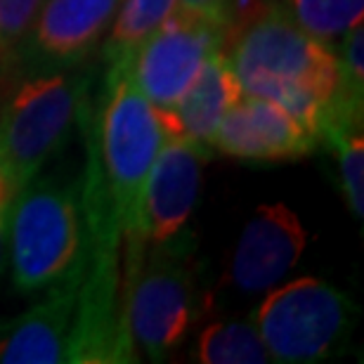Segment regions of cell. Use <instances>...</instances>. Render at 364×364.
I'll list each match as a JSON object with an SVG mask.
<instances>
[{"mask_svg": "<svg viewBox=\"0 0 364 364\" xmlns=\"http://www.w3.org/2000/svg\"><path fill=\"white\" fill-rule=\"evenodd\" d=\"M228 57L242 92L270 100L319 135L324 109L338 83V62L329 46L308 36L284 7H270L242 21Z\"/></svg>", "mask_w": 364, "mask_h": 364, "instance_id": "cell-1", "label": "cell"}, {"mask_svg": "<svg viewBox=\"0 0 364 364\" xmlns=\"http://www.w3.org/2000/svg\"><path fill=\"white\" fill-rule=\"evenodd\" d=\"M81 128L88 137V161L97 168L123 232L135 225L137 203L156 154L166 142L156 109L133 81V69H107L95 107Z\"/></svg>", "mask_w": 364, "mask_h": 364, "instance_id": "cell-2", "label": "cell"}, {"mask_svg": "<svg viewBox=\"0 0 364 364\" xmlns=\"http://www.w3.org/2000/svg\"><path fill=\"white\" fill-rule=\"evenodd\" d=\"M126 239L121 282L128 336L135 350L151 362H164L201 312L194 244H185L176 235L154 244L156 249L147 258L144 237L126 232Z\"/></svg>", "mask_w": 364, "mask_h": 364, "instance_id": "cell-3", "label": "cell"}, {"mask_svg": "<svg viewBox=\"0 0 364 364\" xmlns=\"http://www.w3.org/2000/svg\"><path fill=\"white\" fill-rule=\"evenodd\" d=\"M10 223L12 284L19 294L50 289L83 256L81 187L31 178L19 189Z\"/></svg>", "mask_w": 364, "mask_h": 364, "instance_id": "cell-4", "label": "cell"}, {"mask_svg": "<svg viewBox=\"0 0 364 364\" xmlns=\"http://www.w3.org/2000/svg\"><path fill=\"white\" fill-rule=\"evenodd\" d=\"M88 95L90 76L69 69L28 78L12 95L0 114V173L17 192L81 126Z\"/></svg>", "mask_w": 364, "mask_h": 364, "instance_id": "cell-5", "label": "cell"}, {"mask_svg": "<svg viewBox=\"0 0 364 364\" xmlns=\"http://www.w3.org/2000/svg\"><path fill=\"white\" fill-rule=\"evenodd\" d=\"M358 315V305L343 291L301 277L270 291L251 322L274 362L315 364L346 350Z\"/></svg>", "mask_w": 364, "mask_h": 364, "instance_id": "cell-6", "label": "cell"}, {"mask_svg": "<svg viewBox=\"0 0 364 364\" xmlns=\"http://www.w3.org/2000/svg\"><path fill=\"white\" fill-rule=\"evenodd\" d=\"M83 258L78 270L71 364L137 362L128 336L121 282L123 232H88L83 228Z\"/></svg>", "mask_w": 364, "mask_h": 364, "instance_id": "cell-7", "label": "cell"}, {"mask_svg": "<svg viewBox=\"0 0 364 364\" xmlns=\"http://www.w3.org/2000/svg\"><path fill=\"white\" fill-rule=\"evenodd\" d=\"M228 38L225 21L176 7L135 55L133 81L156 112H168Z\"/></svg>", "mask_w": 364, "mask_h": 364, "instance_id": "cell-8", "label": "cell"}, {"mask_svg": "<svg viewBox=\"0 0 364 364\" xmlns=\"http://www.w3.org/2000/svg\"><path fill=\"white\" fill-rule=\"evenodd\" d=\"M208 156L206 144L187 137H166L144 180L130 230L140 232L151 244H164L180 235L194 210Z\"/></svg>", "mask_w": 364, "mask_h": 364, "instance_id": "cell-9", "label": "cell"}, {"mask_svg": "<svg viewBox=\"0 0 364 364\" xmlns=\"http://www.w3.org/2000/svg\"><path fill=\"white\" fill-rule=\"evenodd\" d=\"M121 0H46L17 50L36 74L74 69L107 33Z\"/></svg>", "mask_w": 364, "mask_h": 364, "instance_id": "cell-10", "label": "cell"}, {"mask_svg": "<svg viewBox=\"0 0 364 364\" xmlns=\"http://www.w3.org/2000/svg\"><path fill=\"white\" fill-rule=\"evenodd\" d=\"M308 232L287 203L258 206L239 237L225 284L253 296L279 284L301 260Z\"/></svg>", "mask_w": 364, "mask_h": 364, "instance_id": "cell-11", "label": "cell"}, {"mask_svg": "<svg viewBox=\"0 0 364 364\" xmlns=\"http://www.w3.org/2000/svg\"><path fill=\"white\" fill-rule=\"evenodd\" d=\"M317 140L270 100H237L218 123L210 147L249 164H277L308 156Z\"/></svg>", "mask_w": 364, "mask_h": 364, "instance_id": "cell-12", "label": "cell"}, {"mask_svg": "<svg viewBox=\"0 0 364 364\" xmlns=\"http://www.w3.org/2000/svg\"><path fill=\"white\" fill-rule=\"evenodd\" d=\"M83 258V256H81ZM78 270L19 317L0 322V364H62L71 360Z\"/></svg>", "mask_w": 364, "mask_h": 364, "instance_id": "cell-13", "label": "cell"}, {"mask_svg": "<svg viewBox=\"0 0 364 364\" xmlns=\"http://www.w3.org/2000/svg\"><path fill=\"white\" fill-rule=\"evenodd\" d=\"M242 85L228 57L223 55V50H218L206 60L192 85L178 100V105L168 112L156 114L168 137H187L210 147V137L218 123L237 100H242Z\"/></svg>", "mask_w": 364, "mask_h": 364, "instance_id": "cell-14", "label": "cell"}, {"mask_svg": "<svg viewBox=\"0 0 364 364\" xmlns=\"http://www.w3.org/2000/svg\"><path fill=\"white\" fill-rule=\"evenodd\" d=\"M317 142L331 147L338 164L341 187L350 213L364 218V140H362V116L346 112H324L319 123Z\"/></svg>", "mask_w": 364, "mask_h": 364, "instance_id": "cell-15", "label": "cell"}, {"mask_svg": "<svg viewBox=\"0 0 364 364\" xmlns=\"http://www.w3.org/2000/svg\"><path fill=\"white\" fill-rule=\"evenodd\" d=\"M176 7L178 0H123L105 46L107 69H133L135 55Z\"/></svg>", "mask_w": 364, "mask_h": 364, "instance_id": "cell-16", "label": "cell"}, {"mask_svg": "<svg viewBox=\"0 0 364 364\" xmlns=\"http://www.w3.org/2000/svg\"><path fill=\"white\" fill-rule=\"evenodd\" d=\"M196 362L201 364H267L270 353L253 322H215L196 341Z\"/></svg>", "mask_w": 364, "mask_h": 364, "instance_id": "cell-17", "label": "cell"}, {"mask_svg": "<svg viewBox=\"0 0 364 364\" xmlns=\"http://www.w3.org/2000/svg\"><path fill=\"white\" fill-rule=\"evenodd\" d=\"M287 12L305 33L331 48L362 24L364 0H289Z\"/></svg>", "mask_w": 364, "mask_h": 364, "instance_id": "cell-18", "label": "cell"}, {"mask_svg": "<svg viewBox=\"0 0 364 364\" xmlns=\"http://www.w3.org/2000/svg\"><path fill=\"white\" fill-rule=\"evenodd\" d=\"M46 0H0V55L21 48Z\"/></svg>", "mask_w": 364, "mask_h": 364, "instance_id": "cell-19", "label": "cell"}, {"mask_svg": "<svg viewBox=\"0 0 364 364\" xmlns=\"http://www.w3.org/2000/svg\"><path fill=\"white\" fill-rule=\"evenodd\" d=\"M178 7L194 14H203V17L225 21L230 26V7L232 0H178Z\"/></svg>", "mask_w": 364, "mask_h": 364, "instance_id": "cell-20", "label": "cell"}, {"mask_svg": "<svg viewBox=\"0 0 364 364\" xmlns=\"http://www.w3.org/2000/svg\"><path fill=\"white\" fill-rule=\"evenodd\" d=\"M14 194H17V189H14L12 182L0 173V213H7V210H10V203L14 201Z\"/></svg>", "mask_w": 364, "mask_h": 364, "instance_id": "cell-21", "label": "cell"}, {"mask_svg": "<svg viewBox=\"0 0 364 364\" xmlns=\"http://www.w3.org/2000/svg\"><path fill=\"white\" fill-rule=\"evenodd\" d=\"M5 218L7 213H0V263H3V251H5Z\"/></svg>", "mask_w": 364, "mask_h": 364, "instance_id": "cell-22", "label": "cell"}]
</instances>
